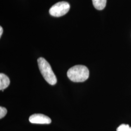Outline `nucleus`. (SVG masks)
Listing matches in <instances>:
<instances>
[{"instance_id":"nucleus-1","label":"nucleus","mask_w":131,"mask_h":131,"mask_svg":"<svg viewBox=\"0 0 131 131\" xmlns=\"http://www.w3.org/2000/svg\"><path fill=\"white\" fill-rule=\"evenodd\" d=\"M89 69L83 65L74 66L68 70L67 76L70 79L74 82H83L89 77Z\"/></svg>"},{"instance_id":"nucleus-2","label":"nucleus","mask_w":131,"mask_h":131,"mask_svg":"<svg viewBox=\"0 0 131 131\" xmlns=\"http://www.w3.org/2000/svg\"><path fill=\"white\" fill-rule=\"evenodd\" d=\"M38 65L40 71L44 79L49 84L54 85L57 83L56 76L53 73L52 68L47 60L43 57L38 59Z\"/></svg>"},{"instance_id":"nucleus-3","label":"nucleus","mask_w":131,"mask_h":131,"mask_svg":"<svg viewBox=\"0 0 131 131\" xmlns=\"http://www.w3.org/2000/svg\"><path fill=\"white\" fill-rule=\"evenodd\" d=\"M70 9V5L66 2H60L52 5L49 10L50 15L59 17L67 14Z\"/></svg>"},{"instance_id":"nucleus-4","label":"nucleus","mask_w":131,"mask_h":131,"mask_svg":"<svg viewBox=\"0 0 131 131\" xmlns=\"http://www.w3.org/2000/svg\"><path fill=\"white\" fill-rule=\"evenodd\" d=\"M29 122L35 124H50L51 119L47 116L41 114H35L31 116L29 118Z\"/></svg>"},{"instance_id":"nucleus-5","label":"nucleus","mask_w":131,"mask_h":131,"mask_svg":"<svg viewBox=\"0 0 131 131\" xmlns=\"http://www.w3.org/2000/svg\"><path fill=\"white\" fill-rule=\"evenodd\" d=\"M10 84L9 78L4 73L0 74V90L4 91Z\"/></svg>"},{"instance_id":"nucleus-6","label":"nucleus","mask_w":131,"mask_h":131,"mask_svg":"<svg viewBox=\"0 0 131 131\" xmlns=\"http://www.w3.org/2000/svg\"><path fill=\"white\" fill-rule=\"evenodd\" d=\"M107 0H92L94 7L99 10H103L105 8L106 5Z\"/></svg>"},{"instance_id":"nucleus-7","label":"nucleus","mask_w":131,"mask_h":131,"mask_svg":"<svg viewBox=\"0 0 131 131\" xmlns=\"http://www.w3.org/2000/svg\"><path fill=\"white\" fill-rule=\"evenodd\" d=\"M117 131H131V127L128 124H123L117 128Z\"/></svg>"},{"instance_id":"nucleus-8","label":"nucleus","mask_w":131,"mask_h":131,"mask_svg":"<svg viewBox=\"0 0 131 131\" xmlns=\"http://www.w3.org/2000/svg\"><path fill=\"white\" fill-rule=\"evenodd\" d=\"M7 113V110L5 108L1 106L0 107V118L2 119V118L5 117V116L6 115Z\"/></svg>"},{"instance_id":"nucleus-9","label":"nucleus","mask_w":131,"mask_h":131,"mask_svg":"<svg viewBox=\"0 0 131 131\" xmlns=\"http://www.w3.org/2000/svg\"><path fill=\"white\" fill-rule=\"evenodd\" d=\"M3 29L2 26H1V27H0V37H1L3 34Z\"/></svg>"}]
</instances>
